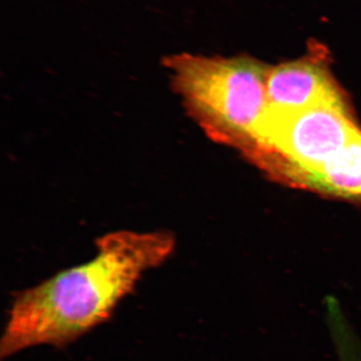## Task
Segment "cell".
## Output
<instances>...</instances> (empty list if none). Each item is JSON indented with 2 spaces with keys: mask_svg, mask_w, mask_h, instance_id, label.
<instances>
[{
  "mask_svg": "<svg viewBox=\"0 0 361 361\" xmlns=\"http://www.w3.org/2000/svg\"><path fill=\"white\" fill-rule=\"evenodd\" d=\"M168 230H118L96 240L94 257L16 292L0 338V358L35 346L63 348L111 319L145 273L174 254Z\"/></svg>",
  "mask_w": 361,
  "mask_h": 361,
  "instance_id": "1",
  "label": "cell"
},
{
  "mask_svg": "<svg viewBox=\"0 0 361 361\" xmlns=\"http://www.w3.org/2000/svg\"><path fill=\"white\" fill-rule=\"evenodd\" d=\"M171 90L207 137L245 156L268 111L269 66L249 56L172 54L161 59Z\"/></svg>",
  "mask_w": 361,
  "mask_h": 361,
  "instance_id": "2",
  "label": "cell"
},
{
  "mask_svg": "<svg viewBox=\"0 0 361 361\" xmlns=\"http://www.w3.org/2000/svg\"><path fill=\"white\" fill-rule=\"evenodd\" d=\"M361 132L348 102L313 104L289 113H269L245 158L273 180L295 188L331 160Z\"/></svg>",
  "mask_w": 361,
  "mask_h": 361,
  "instance_id": "3",
  "label": "cell"
},
{
  "mask_svg": "<svg viewBox=\"0 0 361 361\" xmlns=\"http://www.w3.org/2000/svg\"><path fill=\"white\" fill-rule=\"evenodd\" d=\"M329 61V49L312 42L301 58L270 66L266 82L268 111L289 113L316 104L348 102Z\"/></svg>",
  "mask_w": 361,
  "mask_h": 361,
  "instance_id": "4",
  "label": "cell"
},
{
  "mask_svg": "<svg viewBox=\"0 0 361 361\" xmlns=\"http://www.w3.org/2000/svg\"><path fill=\"white\" fill-rule=\"evenodd\" d=\"M295 188L361 202V132L322 168L299 180Z\"/></svg>",
  "mask_w": 361,
  "mask_h": 361,
  "instance_id": "5",
  "label": "cell"
}]
</instances>
